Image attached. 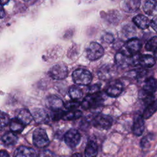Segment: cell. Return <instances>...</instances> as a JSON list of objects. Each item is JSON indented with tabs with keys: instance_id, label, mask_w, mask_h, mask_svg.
Wrapping results in <instances>:
<instances>
[{
	"instance_id": "obj_1",
	"label": "cell",
	"mask_w": 157,
	"mask_h": 157,
	"mask_svg": "<svg viewBox=\"0 0 157 157\" xmlns=\"http://www.w3.org/2000/svg\"><path fill=\"white\" fill-rule=\"evenodd\" d=\"M104 102L102 96L98 92L89 93L82 101L81 105L84 109H96L100 107Z\"/></svg>"
},
{
	"instance_id": "obj_2",
	"label": "cell",
	"mask_w": 157,
	"mask_h": 157,
	"mask_svg": "<svg viewBox=\"0 0 157 157\" xmlns=\"http://www.w3.org/2000/svg\"><path fill=\"white\" fill-rule=\"evenodd\" d=\"M72 79L74 82L82 86L89 85L92 81V74L91 72L85 69L78 68L75 69L72 73Z\"/></svg>"
},
{
	"instance_id": "obj_3",
	"label": "cell",
	"mask_w": 157,
	"mask_h": 157,
	"mask_svg": "<svg viewBox=\"0 0 157 157\" xmlns=\"http://www.w3.org/2000/svg\"><path fill=\"white\" fill-rule=\"evenodd\" d=\"M104 48L101 45L96 42H90L86 48V55L90 61H95L104 55Z\"/></svg>"
},
{
	"instance_id": "obj_4",
	"label": "cell",
	"mask_w": 157,
	"mask_h": 157,
	"mask_svg": "<svg viewBox=\"0 0 157 157\" xmlns=\"http://www.w3.org/2000/svg\"><path fill=\"white\" fill-rule=\"evenodd\" d=\"M142 47L141 41L135 37H132L128 39L123 47V50L121 52L124 53L128 56H132L138 53Z\"/></svg>"
},
{
	"instance_id": "obj_5",
	"label": "cell",
	"mask_w": 157,
	"mask_h": 157,
	"mask_svg": "<svg viewBox=\"0 0 157 157\" xmlns=\"http://www.w3.org/2000/svg\"><path fill=\"white\" fill-rule=\"evenodd\" d=\"M33 141L34 145L38 148L47 147L49 143V139L46 131L40 128L36 129L33 134Z\"/></svg>"
},
{
	"instance_id": "obj_6",
	"label": "cell",
	"mask_w": 157,
	"mask_h": 157,
	"mask_svg": "<svg viewBox=\"0 0 157 157\" xmlns=\"http://www.w3.org/2000/svg\"><path fill=\"white\" fill-rule=\"evenodd\" d=\"M112 118L107 115L98 113L93 119V125L100 129H107L110 128L112 124Z\"/></svg>"
},
{
	"instance_id": "obj_7",
	"label": "cell",
	"mask_w": 157,
	"mask_h": 157,
	"mask_svg": "<svg viewBox=\"0 0 157 157\" xmlns=\"http://www.w3.org/2000/svg\"><path fill=\"white\" fill-rule=\"evenodd\" d=\"M68 71L67 66L63 63H58L53 66L48 71V75L53 79L61 80L67 75Z\"/></svg>"
},
{
	"instance_id": "obj_8",
	"label": "cell",
	"mask_w": 157,
	"mask_h": 157,
	"mask_svg": "<svg viewBox=\"0 0 157 157\" xmlns=\"http://www.w3.org/2000/svg\"><path fill=\"white\" fill-rule=\"evenodd\" d=\"M81 135L75 129H71L64 135V141L70 148L77 147L80 142Z\"/></svg>"
},
{
	"instance_id": "obj_9",
	"label": "cell",
	"mask_w": 157,
	"mask_h": 157,
	"mask_svg": "<svg viewBox=\"0 0 157 157\" xmlns=\"http://www.w3.org/2000/svg\"><path fill=\"white\" fill-rule=\"evenodd\" d=\"M123 86L121 82L114 80L110 82L105 88V93L111 98H117L121 94Z\"/></svg>"
},
{
	"instance_id": "obj_10",
	"label": "cell",
	"mask_w": 157,
	"mask_h": 157,
	"mask_svg": "<svg viewBox=\"0 0 157 157\" xmlns=\"http://www.w3.org/2000/svg\"><path fill=\"white\" fill-rule=\"evenodd\" d=\"M46 105L52 111L62 110L64 106L63 100L55 95H50L46 99Z\"/></svg>"
},
{
	"instance_id": "obj_11",
	"label": "cell",
	"mask_w": 157,
	"mask_h": 157,
	"mask_svg": "<svg viewBox=\"0 0 157 157\" xmlns=\"http://www.w3.org/2000/svg\"><path fill=\"white\" fill-rule=\"evenodd\" d=\"M145 129V124L144 118L142 115H137L134 120L132 131L135 136H140L144 132Z\"/></svg>"
},
{
	"instance_id": "obj_12",
	"label": "cell",
	"mask_w": 157,
	"mask_h": 157,
	"mask_svg": "<svg viewBox=\"0 0 157 157\" xmlns=\"http://www.w3.org/2000/svg\"><path fill=\"white\" fill-rule=\"evenodd\" d=\"M140 5V0H123L121 3L122 9L129 13L136 12Z\"/></svg>"
},
{
	"instance_id": "obj_13",
	"label": "cell",
	"mask_w": 157,
	"mask_h": 157,
	"mask_svg": "<svg viewBox=\"0 0 157 157\" xmlns=\"http://www.w3.org/2000/svg\"><path fill=\"white\" fill-rule=\"evenodd\" d=\"M115 71L113 67L110 65H104L101 66L98 71V75L102 80H108L115 75Z\"/></svg>"
},
{
	"instance_id": "obj_14",
	"label": "cell",
	"mask_w": 157,
	"mask_h": 157,
	"mask_svg": "<svg viewBox=\"0 0 157 157\" xmlns=\"http://www.w3.org/2000/svg\"><path fill=\"white\" fill-rule=\"evenodd\" d=\"M157 90V80L153 77L147 78L144 82L142 91L148 94H153Z\"/></svg>"
},
{
	"instance_id": "obj_15",
	"label": "cell",
	"mask_w": 157,
	"mask_h": 157,
	"mask_svg": "<svg viewBox=\"0 0 157 157\" xmlns=\"http://www.w3.org/2000/svg\"><path fill=\"white\" fill-rule=\"evenodd\" d=\"M33 119L37 123H45L49 120V116L47 112L42 109H35L33 113Z\"/></svg>"
},
{
	"instance_id": "obj_16",
	"label": "cell",
	"mask_w": 157,
	"mask_h": 157,
	"mask_svg": "<svg viewBox=\"0 0 157 157\" xmlns=\"http://www.w3.org/2000/svg\"><path fill=\"white\" fill-rule=\"evenodd\" d=\"M144 10L148 15L157 16V0H146L144 4Z\"/></svg>"
},
{
	"instance_id": "obj_17",
	"label": "cell",
	"mask_w": 157,
	"mask_h": 157,
	"mask_svg": "<svg viewBox=\"0 0 157 157\" xmlns=\"http://www.w3.org/2000/svg\"><path fill=\"white\" fill-rule=\"evenodd\" d=\"M132 21L139 28L142 29H145L150 25L149 19L143 15H137L135 16L132 18Z\"/></svg>"
},
{
	"instance_id": "obj_18",
	"label": "cell",
	"mask_w": 157,
	"mask_h": 157,
	"mask_svg": "<svg viewBox=\"0 0 157 157\" xmlns=\"http://www.w3.org/2000/svg\"><path fill=\"white\" fill-rule=\"evenodd\" d=\"M130 57L124 53L120 52L117 53L115 57L116 64L120 67H126L130 65Z\"/></svg>"
},
{
	"instance_id": "obj_19",
	"label": "cell",
	"mask_w": 157,
	"mask_h": 157,
	"mask_svg": "<svg viewBox=\"0 0 157 157\" xmlns=\"http://www.w3.org/2000/svg\"><path fill=\"white\" fill-rule=\"evenodd\" d=\"M15 156H36L37 154L36 151L30 147L26 146H20L16 149L14 153Z\"/></svg>"
},
{
	"instance_id": "obj_20",
	"label": "cell",
	"mask_w": 157,
	"mask_h": 157,
	"mask_svg": "<svg viewBox=\"0 0 157 157\" xmlns=\"http://www.w3.org/2000/svg\"><path fill=\"white\" fill-rule=\"evenodd\" d=\"M155 64V59L150 55H140L139 64L144 68H150L153 67Z\"/></svg>"
},
{
	"instance_id": "obj_21",
	"label": "cell",
	"mask_w": 157,
	"mask_h": 157,
	"mask_svg": "<svg viewBox=\"0 0 157 157\" xmlns=\"http://www.w3.org/2000/svg\"><path fill=\"white\" fill-rule=\"evenodd\" d=\"M157 110V100H154L148 103L142 115L144 119H148Z\"/></svg>"
},
{
	"instance_id": "obj_22",
	"label": "cell",
	"mask_w": 157,
	"mask_h": 157,
	"mask_svg": "<svg viewBox=\"0 0 157 157\" xmlns=\"http://www.w3.org/2000/svg\"><path fill=\"white\" fill-rule=\"evenodd\" d=\"M1 140L7 146H12L16 144L18 137L13 132H7L1 137Z\"/></svg>"
},
{
	"instance_id": "obj_23",
	"label": "cell",
	"mask_w": 157,
	"mask_h": 157,
	"mask_svg": "<svg viewBox=\"0 0 157 157\" xmlns=\"http://www.w3.org/2000/svg\"><path fill=\"white\" fill-rule=\"evenodd\" d=\"M17 118L20 120L24 124H28L33 119V115L26 109H21L17 114Z\"/></svg>"
},
{
	"instance_id": "obj_24",
	"label": "cell",
	"mask_w": 157,
	"mask_h": 157,
	"mask_svg": "<svg viewBox=\"0 0 157 157\" xmlns=\"http://www.w3.org/2000/svg\"><path fill=\"white\" fill-rule=\"evenodd\" d=\"M98 147L97 144L93 140H90L85 147V155L87 157L96 156L98 155Z\"/></svg>"
},
{
	"instance_id": "obj_25",
	"label": "cell",
	"mask_w": 157,
	"mask_h": 157,
	"mask_svg": "<svg viewBox=\"0 0 157 157\" xmlns=\"http://www.w3.org/2000/svg\"><path fill=\"white\" fill-rule=\"evenodd\" d=\"M25 126L26 125L24 124L17 117L13 118L9 122L10 129L13 132H21L23 130Z\"/></svg>"
},
{
	"instance_id": "obj_26",
	"label": "cell",
	"mask_w": 157,
	"mask_h": 157,
	"mask_svg": "<svg viewBox=\"0 0 157 157\" xmlns=\"http://www.w3.org/2000/svg\"><path fill=\"white\" fill-rule=\"evenodd\" d=\"M82 115V112L79 110H69L64 112L63 118L64 120H74L79 118Z\"/></svg>"
},
{
	"instance_id": "obj_27",
	"label": "cell",
	"mask_w": 157,
	"mask_h": 157,
	"mask_svg": "<svg viewBox=\"0 0 157 157\" xmlns=\"http://www.w3.org/2000/svg\"><path fill=\"white\" fill-rule=\"evenodd\" d=\"M69 94L72 100L77 101L82 97L83 93L78 86H72L69 90Z\"/></svg>"
},
{
	"instance_id": "obj_28",
	"label": "cell",
	"mask_w": 157,
	"mask_h": 157,
	"mask_svg": "<svg viewBox=\"0 0 157 157\" xmlns=\"http://www.w3.org/2000/svg\"><path fill=\"white\" fill-rule=\"evenodd\" d=\"M122 33L125 37L132 38L135 36L136 31L135 28L133 26L131 25H126L123 26L122 29Z\"/></svg>"
},
{
	"instance_id": "obj_29",
	"label": "cell",
	"mask_w": 157,
	"mask_h": 157,
	"mask_svg": "<svg viewBox=\"0 0 157 157\" xmlns=\"http://www.w3.org/2000/svg\"><path fill=\"white\" fill-rule=\"evenodd\" d=\"M145 48L146 50L149 52H155L157 50V36L151 37L147 41Z\"/></svg>"
},
{
	"instance_id": "obj_30",
	"label": "cell",
	"mask_w": 157,
	"mask_h": 157,
	"mask_svg": "<svg viewBox=\"0 0 157 157\" xmlns=\"http://www.w3.org/2000/svg\"><path fill=\"white\" fill-rule=\"evenodd\" d=\"M10 122L9 116L4 112L0 111V131L4 129Z\"/></svg>"
},
{
	"instance_id": "obj_31",
	"label": "cell",
	"mask_w": 157,
	"mask_h": 157,
	"mask_svg": "<svg viewBox=\"0 0 157 157\" xmlns=\"http://www.w3.org/2000/svg\"><path fill=\"white\" fill-rule=\"evenodd\" d=\"M79 102L76 101L75 100H72V101H69L65 104V107L68 110L75 109L77 107L79 106Z\"/></svg>"
},
{
	"instance_id": "obj_32",
	"label": "cell",
	"mask_w": 157,
	"mask_h": 157,
	"mask_svg": "<svg viewBox=\"0 0 157 157\" xmlns=\"http://www.w3.org/2000/svg\"><path fill=\"white\" fill-rule=\"evenodd\" d=\"M100 89L99 84H94L88 88V91L89 93H94L99 91Z\"/></svg>"
},
{
	"instance_id": "obj_33",
	"label": "cell",
	"mask_w": 157,
	"mask_h": 157,
	"mask_svg": "<svg viewBox=\"0 0 157 157\" xmlns=\"http://www.w3.org/2000/svg\"><path fill=\"white\" fill-rule=\"evenodd\" d=\"M103 40L108 43H111L113 42V36H112V34L110 33H107L105 34H104L102 37Z\"/></svg>"
},
{
	"instance_id": "obj_34",
	"label": "cell",
	"mask_w": 157,
	"mask_h": 157,
	"mask_svg": "<svg viewBox=\"0 0 157 157\" xmlns=\"http://www.w3.org/2000/svg\"><path fill=\"white\" fill-rule=\"evenodd\" d=\"M140 145L143 148H146L149 146V141H148L147 136H145L143 139H142V140L140 141Z\"/></svg>"
},
{
	"instance_id": "obj_35",
	"label": "cell",
	"mask_w": 157,
	"mask_h": 157,
	"mask_svg": "<svg viewBox=\"0 0 157 157\" xmlns=\"http://www.w3.org/2000/svg\"><path fill=\"white\" fill-rule=\"evenodd\" d=\"M150 26L153 29V30L157 33V17H155L150 21Z\"/></svg>"
},
{
	"instance_id": "obj_36",
	"label": "cell",
	"mask_w": 157,
	"mask_h": 157,
	"mask_svg": "<svg viewBox=\"0 0 157 157\" xmlns=\"http://www.w3.org/2000/svg\"><path fill=\"white\" fill-rule=\"evenodd\" d=\"M5 16V11L2 7V5L0 4V18H4Z\"/></svg>"
},
{
	"instance_id": "obj_37",
	"label": "cell",
	"mask_w": 157,
	"mask_h": 157,
	"mask_svg": "<svg viewBox=\"0 0 157 157\" xmlns=\"http://www.w3.org/2000/svg\"><path fill=\"white\" fill-rule=\"evenodd\" d=\"M9 155L6 150H1L0 151V157H7L9 156Z\"/></svg>"
},
{
	"instance_id": "obj_38",
	"label": "cell",
	"mask_w": 157,
	"mask_h": 157,
	"mask_svg": "<svg viewBox=\"0 0 157 157\" xmlns=\"http://www.w3.org/2000/svg\"><path fill=\"white\" fill-rule=\"evenodd\" d=\"M10 0H0V4L2 5L6 4Z\"/></svg>"
},
{
	"instance_id": "obj_39",
	"label": "cell",
	"mask_w": 157,
	"mask_h": 157,
	"mask_svg": "<svg viewBox=\"0 0 157 157\" xmlns=\"http://www.w3.org/2000/svg\"><path fill=\"white\" fill-rule=\"evenodd\" d=\"M154 52H155V56L157 59V50L156 51H155Z\"/></svg>"
},
{
	"instance_id": "obj_40",
	"label": "cell",
	"mask_w": 157,
	"mask_h": 157,
	"mask_svg": "<svg viewBox=\"0 0 157 157\" xmlns=\"http://www.w3.org/2000/svg\"><path fill=\"white\" fill-rule=\"evenodd\" d=\"M73 156H81V155L80 154H74V155H72Z\"/></svg>"
},
{
	"instance_id": "obj_41",
	"label": "cell",
	"mask_w": 157,
	"mask_h": 157,
	"mask_svg": "<svg viewBox=\"0 0 157 157\" xmlns=\"http://www.w3.org/2000/svg\"><path fill=\"white\" fill-rule=\"evenodd\" d=\"M156 154H157V151H156Z\"/></svg>"
}]
</instances>
